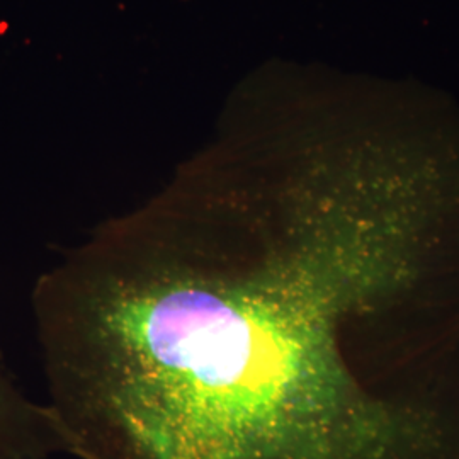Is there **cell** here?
I'll return each mask as SVG.
<instances>
[{"label": "cell", "instance_id": "1", "mask_svg": "<svg viewBox=\"0 0 459 459\" xmlns=\"http://www.w3.org/2000/svg\"><path fill=\"white\" fill-rule=\"evenodd\" d=\"M39 415L0 354V459H34Z\"/></svg>", "mask_w": 459, "mask_h": 459}]
</instances>
